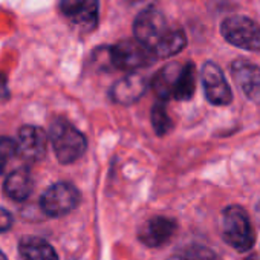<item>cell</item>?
I'll list each match as a JSON object with an SVG mask.
<instances>
[{
    "label": "cell",
    "mask_w": 260,
    "mask_h": 260,
    "mask_svg": "<svg viewBox=\"0 0 260 260\" xmlns=\"http://www.w3.org/2000/svg\"><path fill=\"white\" fill-rule=\"evenodd\" d=\"M49 137L55 156L61 164L75 162L84 155L87 149V141L84 135L63 118H58L51 124Z\"/></svg>",
    "instance_id": "obj_1"
},
{
    "label": "cell",
    "mask_w": 260,
    "mask_h": 260,
    "mask_svg": "<svg viewBox=\"0 0 260 260\" xmlns=\"http://www.w3.org/2000/svg\"><path fill=\"white\" fill-rule=\"evenodd\" d=\"M223 240L239 252H246L254 245V230L248 213L239 205H230L222 213Z\"/></svg>",
    "instance_id": "obj_2"
},
{
    "label": "cell",
    "mask_w": 260,
    "mask_h": 260,
    "mask_svg": "<svg viewBox=\"0 0 260 260\" xmlns=\"http://www.w3.org/2000/svg\"><path fill=\"white\" fill-rule=\"evenodd\" d=\"M222 37L245 51H260V25L243 16L226 17L220 25Z\"/></svg>",
    "instance_id": "obj_3"
},
{
    "label": "cell",
    "mask_w": 260,
    "mask_h": 260,
    "mask_svg": "<svg viewBox=\"0 0 260 260\" xmlns=\"http://www.w3.org/2000/svg\"><path fill=\"white\" fill-rule=\"evenodd\" d=\"M155 58L156 57L153 52L137 39L119 42L109 49V60L112 68L121 71L134 72L140 68L149 66Z\"/></svg>",
    "instance_id": "obj_4"
},
{
    "label": "cell",
    "mask_w": 260,
    "mask_h": 260,
    "mask_svg": "<svg viewBox=\"0 0 260 260\" xmlns=\"http://www.w3.org/2000/svg\"><path fill=\"white\" fill-rule=\"evenodd\" d=\"M80 191L71 182H57L51 185L40 198L42 210L51 217H61L77 208Z\"/></svg>",
    "instance_id": "obj_5"
},
{
    "label": "cell",
    "mask_w": 260,
    "mask_h": 260,
    "mask_svg": "<svg viewBox=\"0 0 260 260\" xmlns=\"http://www.w3.org/2000/svg\"><path fill=\"white\" fill-rule=\"evenodd\" d=\"M169 32L167 22L161 11L156 8H147L138 14L134 23V34L138 42L147 46L150 51L159 43V40Z\"/></svg>",
    "instance_id": "obj_6"
},
{
    "label": "cell",
    "mask_w": 260,
    "mask_h": 260,
    "mask_svg": "<svg viewBox=\"0 0 260 260\" xmlns=\"http://www.w3.org/2000/svg\"><path fill=\"white\" fill-rule=\"evenodd\" d=\"M202 84L207 100L214 106H226L233 100V92L225 80L222 69L213 63L207 61L202 68Z\"/></svg>",
    "instance_id": "obj_7"
},
{
    "label": "cell",
    "mask_w": 260,
    "mask_h": 260,
    "mask_svg": "<svg viewBox=\"0 0 260 260\" xmlns=\"http://www.w3.org/2000/svg\"><path fill=\"white\" fill-rule=\"evenodd\" d=\"M17 150L25 162H39L45 158L48 149V135L36 125H23L19 130Z\"/></svg>",
    "instance_id": "obj_8"
},
{
    "label": "cell",
    "mask_w": 260,
    "mask_h": 260,
    "mask_svg": "<svg viewBox=\"0 0 260 260\" xmlns=\"http://www.w3.org/2000/svg\"><path fill=\"white\" fill-rule=\"evenodd\" d=\"M98 0H60V10L74 25L93 29L98 23Z\"/></svg>",
    "instance_id": "obj_9"
},
{
    "label": "cell",
    "mask_w": 260,
    "mask_h": 260,
    "mask_svg": "<svg viewBox=\"0 0 260 260\" xmlns=\"http://www.w3.org/2000/svg\"><path fill=\"white\" fill-rule=\"evenodd\" d=\"M231 75L245 96L260 104V68L248 60H236L231 64Z\"/></svg>",
    "instance_id": "obj_10"
},
{
    "label": "cell",
    "mask_w": 260,
    "mask_h": 260,
    "mask_svg": "<svg viewBox=\"0 0 260 260\" xmlns=\"http://www.w3.org/2000/svg\"><path fill=\"white\" fill-rule=\"evenodd\" d=\"M176 228L178 225L173 219L166 216H155L144 223L138 233V237L146 246L158 248L172 239V236L176 233Z\"/></svg>",
    "instance_id": "obj_11"
},
{
    "label": "cell",
    "mask_w": 260,
    "mask_h": 260,
    "mask_svg": "<svg viewBox=\"0 0 260 260\" xmlns=\"http://www.w3.org/2000/svg\"><path fill=\"white\" fill-rule=\"evenodd\" d=\"M147 90V80L137 74L130 72L128 75L122 77L119 81H116L110 89V96L118 104H132L138 101Z\"/></svg>",
    "instance_id": "obj_12"
},
{
    "label": "cell",
    "mask_w": 260,
    "mask_h": 260,
    "mask_svg": "<svg viewBox=\"0 0 260 260\" xmlns=\"http://www.w3.org/2000/svg\"><path fill=\"white\" fill-rule=\"evenodd\" d=\"M4 190H5L7 196L16 202L26 201L34 190V179H32L29 170L22 166L11 170L5 179Z\"/></svg>",
    "instance_id": "obj_13"
},
{
    "label": "cell",
    "mask_w": 260,
    "mask_h": 260,
    "mask_svg": "<svg viewBox=\"0 0 260 260\" xmlns=\"http://www.w3.org/2000/svg\"><path fill=\"white\" fill-rule=\"evenodd\" d=\"M19 251L23 260H58L54 246L36 236L23 237L19 243Z\"/></svg>",
    "instance_id": "obj_14"
},
{
    "label": "cell",
    "mask_w": 260,
    "mask_h": 260,
    "mask_svg": "<svg viewBox=\"0 0 260 260\" xmlns=\"http://www.w3.org/2000/svg\"><path fill=\"white\" fill-rule=\"evenodd\" d=\"M181 69H182V64L170 63L156 72V75L152 80V87H153V90L159 100L167 101V100L173 98L175 86H176Z\"/></svg>",
    "instance_id": "obj_15"
},
{
    "label": "cell",
    "mask_w": 260,
    "mask_h": 260,
    "mask_svg": "<svg viewBox=\"0 0 260 260\" xmlns=\"http://www.w3.org/2000/svg\"><path fill=\"white\" fill-rule=\"evenodd\" d=\"M187 45V37L181 29H169V32L159 40V43L153 48V55L156 58H169L178 52H181Z\"/></svg>",
    "instance_id": "obj_16"
},
{
    "label": "cell",
    "mask_w": 260,
    "mask_h": 260,
    "mask_svg": "<svg viewBox=\"0 0 260 260\" xmlns=\"http://www.w3.org/2000/svg\"><path fill=\"white\" fill-rule=\"evenodd\" d=\"M196 90V68L193 63H185L179 72L173 98L178 101H188Z\"/></svg>",
    "instance_id": "obj_17"
},
{
    "label": "cell",
    "mask_w": 260,
    "mask_h": 260,
    "mask_svg": "<svg viewBox=\"0 0 260 260\" xmlns=\"http://www.w3.org/2000/svg\"><path fill=\"white\" fill-rule=\"evenodd\" d=\"M167 260H220L217 252L204 245H190L185 249L170 255Z\"/></svg>",
    "instance_id": "obj_18"
},
{
    "label": "cell",
    "mask_w": 260,
    "mask_h": 260,
    "mask_svg": "<svg viewBox=\"0 0 260 260\" xmlns=\"http://www.w3.org/2000/svg\"><path fill=\"white\" fill-rule=\"evenodd\" d=\"M152 124L155 132L159 137L167 135L170 130L173 128V121L167 113V107H166V101L159 100L153 107H152Z\"/></svg>",
    "instance_id": "obj_19"
},
{
    "label": "cell",
    "mask_w": 260,
    "mask_h": 260,
    "mask_svg": "<svg viewBox=\"0 0 260 260\" xmlns=\"http://www.w3.org/2000/svg\"><path fill=\"white\" fill-rule=\"evenodd\" d=\"M17 159H20L17 143L7 137L0 138V173H7Z\"/></svg>",
    "instance_id": "obj_20"
},
{
    "label": "cell",
    "mask_w": 260,
    "mask_h": 260,
    "mask_svg": "<svg viewBox=\"0 0 260 260\" xmlns=\"http://www.w3.org/2000/svg\"><path fill=\"white\" fill-rule=\"evenodd\" d=\"M13 223H14L13 214L8 210H5V208H0V233L10 231Z\"/></svg>",
    "instance_id": "obj_21"
},
{
    "label": "cell",
    "mask_w": 260,
    "mask_h": 260,
    "mask_svg": "<svg viewBox=\"0 0 260 260\" xmlns=\"http://www.w3.org/2000/svg\"><path fill=\"white\" fill-rule=\"evenodd\" d=\"M246 260H258V257H257V254H251L246 257Z\"/></svg>",
    "instance_id": "obj_22"
},
{
    "label": "cell",
    "mask_w": 260,
    "mask_h": 260,
    "mask_svg": "<svg viewBox=\"0 0 260 260\" xmlns=\"http://www.w3.org/2000/svg\"><path fill=\"white\" fill-rule=\"evenodd\" d=\"M0 260H8V258H7V255H5L2 251H0Z\"/></svg>",
    "instance_id": "obj_23"
}]
</instances>
